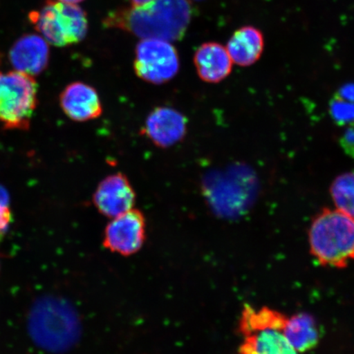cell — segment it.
I'll use <instances>...</instances> for the list:
<instances>
[{
  "mask_svg": "<svg viewBox=\"0 0 354 354\" xmlns=\"http://www.w3.org/2000/svg\"><path fill=\"white\" fill-rule=\"evenodd\" d=\"M198 77L207 83H218L231 74L233 62L227 48L219 43L202 44L194 57Z\"/></svg>",
  "mask_w": 354,
  "mask_h": 354,
  "instance_id": "13",
  "label": "cell"
},
{
  "mask_svg": "<svg viewBox=\"0 0 354 354\" xmlns=\"http://www.w3.org/2000/svg\"><path fill=\"white\" fill-rule=\"evenodd\" d=\"M330 111L332 118L342 125H353L354 103L344 100L340 97L331 102Z\"/></svg>",
  "mask_w": 354,
  "mask_h": 354,
  "instance_id": "17",
  "label": "cell"
},
{
  "mask_svg": "<svg viewBox=\"0 0 354 354\" xmlns=\"http://www.w3.org/2000/svg\"><path fill=\"white\" fill-rule=\"evenodd\" d=\"M146 223L142 212L131 209L112 218L106 227V249L122 256L135 254L145 241Z\"/></svg>",
  "mask_w": 354,
  "mask_h": 354,
  "instance_id": "8",
  "label": "cell"
},
{
  "mask_svg": "<svg viewBox=\"0 0 354 354\" xmlns=\"http://www.w3.org/2000/svg\"><path fill=\"white\" fill-rule=\"evenodd\" d=\"M50 59L48 42L37 35H25L11 48L10 59L19 72L35 76L43 72Z\"/></svg>",
  "mask_w": 354,
  "mask_h": 354,
  "instance_id": "12",
  "label": "cell"
},
{
  "mask_svg": "<svg viewBox=\"0 0 354 354\" xmlns=\"http://www.w3.org/2000/svg\"><path fill=\"white\" fill-rule=\"evenodd\" d=\"M93 201L100 214L112 219L133 209L136 193L127 177L116 174L101 181Z\"/></svg>",
  "mask_w": 354,
  "mask_h": 354,
  "instance_id": "9",
  "label": "cell"
},
{
  "mask_svg": "<svg viewBox=\"0 0 354 354\" xmlns=\"http://www.w3.org/2000/svg\"><path fill=\"white\" fill-rule=\"evenodd\" d=\"M330 193L335 209L354 218V171L336 177L330 185Z\"/></svg>",
  "mask_w": 354,
  "mask_h": 354,
  "instance_id": "16",
  "label": "cell"
},
{
  "mask_svg": "<svg viewBox=\"0 0 354 354\" xmlns=\"http://www.w3.org/2000/svg\"><path fill=\"white\" fill-rule=\"evenodd\" d=\"M38 86L19 71L0 73V123L8 130H28L37 106Z\"/></svg>",
  "mask_w": 354,
  "mask_h": 354,
  "instance_id": "5",
  "label": "cell"
},
{
  "mask_svg": "<svg viewBox=\"0 0 354 354\" xmlns=\"http://www.w3.org/2000/svg\"><path fill=\"white\" fill-rule=\"evenodd\" d=\"M180 68L178 54L174 46L158 39H143L137 44L135 72L144 81L159 85L174 78Z\"/></svg>",
  "mask_w": 354,
  "mask_h": 354,
  "instance_id": "7",
  "label": "cell"
},
{
  "mask_svg": "<svg viewBox=\"0 0 354 354\" xmlns=\"http://www.w3.org/2000/svg\"><path fill=\"white\" fill-rule=\"evenodd\" d=\"M192 16L189 0H149L110 12L104 25L140 38L171 42L183 38Z\"/></svg>",
  "mask_w": 354,
  "mask_h": 354,
  "instance_id": "1",
  "label": "cell"
},
{
  "mask_svg": "<svg viewBox=\"0 0 354 354\" xmlns=\"http://www.w3.org/2000/svg\"><path fill=\"white\" fill-rule=\"evenodd\" d=\"M284 334L298 353L308 352L317 347L321 336L315 318L305 313L287 317Z\"/></svg>",
  "mask_w": 354,
  "mask_h": 354,
  "instance_id": "15",
  "label": "cell"
},
{
  "mask_svg": "<svg viewBox=\"0 0 354 354\" xmlns=\"http://www.w3.org/2000/svg\"><path fill=\"white\" fill-rule=\"evenodd\" d=\"M310 253L325 267L347 268L354 261V218L324 209L309 228Z\"/></svg>",
  "mask_w": 354,
  "mask_h": 354,
  "instance_id": "2",
  "label": "cell"
},
{
  "mask_svg": "<svg viewBox=\"0 0 354 354\" xmlns=\"http://www.w3.org/2000/svg\"><path fill=\"white\" fill-rule=\"evenodd\" d=\"M286 320L276 310L245 305L239 323L243 336L239 354H298L285 336Z\"/></svg>",
  "mask_w": 354,
  "mask_h": 354,
  "instance_id": "3",
  "label": "cell"
},
{
  "mask_svg": "<svg viewBox=\"0 0 354 354\" xmlns=\"http://www.w3.org/2000/svg\"><path fill=\"white\" fill-rule=\"evenodd\" d=\"M57 1L70 4H77L79 3L84 1V0H57Z\"/></svg>",
  "mask_w": 354,
  "mask_h": 354,
  "instance_id": "20",
  "label": "cell"
},
{
  "mask_svg": "<svg viewBox=\"0 0 354 354\" xmlns=\"http://www.w3.org/2000/svg\"><path fill=\"white\" fill-rule=\"evenodd\" d=\"M339 97L354 103V85H347L342 87L339 91Z\"/></svg>",
  "mask_w": 354,
  "mask_h": 354,
  "instance_id": "19",
  "label": "cell"
},
{
  "mask_svg": "<svg viewBox=\"0 0 354 354\" xmlns=\"http://www.w3.org/2000/svg\"><path fill=\"white\" fill-rule=\"evenodd\" d=\"M0 63H1V56H0Z\"/></svg>",
  "mask_w": 354,
  "mask_h": 354,
  "instance_id": "21",
  "label": "cell"
},
{
  "mask_svg": "<svg viewBox=\"0 0 354 354\" xmlns=\"http://www.w3.org/2000/svg\"><path fill=\"white\" fill-rule=\"evenodd\" d=\"M60 106L66 116L76 122L94 120L103 112L98 93L82 82L70 84L64 88Z\"/></svg>",
  "mask_w": 354,
  "mask_h": 354,
  "instance_id": "10",
  "label": "cell"
},
{
  "mask_svg": "<svg viewBox=\"0 0 354 354\" xmlns=\"http://www.w3.org/2000/svg\"><path fill=\"white\" fill-rule=\"evenodd\" d=\"M29 19L46 41L56 47L81 42L88 30L86 13L77 4L48 0L41 10Z\"/></svg>",
  "mask_w": 354,
  "mask_h": 354,
  "instance_id": "4",
  "label": "cell"
},
{
  "mask_svg": "<svg viewBox=\"0 0 354 354\" xmlns=\"http://www.w3.org/2000/svg\"><path fill=\"white\" fill-rule=\"evenodd\" d=\"M227 50L233 64L250 66L258 62L264 50L263 34L252 26H242L234 32Z\"/></svg>",
  "mask_w": 354,
  "mask_h": 354,
  "instance_id": "14",
  "label": "cell"
},
{
  "mask_svg": "<svg viewBox=\"0 0 354 354\" xmlns=\"http://www.w3.org/2000/svg\"><path fill=\"white\" fill-rule=\"evenodd\" d=\"M30 337L38 346L60 351L72 339V318L63 303L44 298L35 302L28 317Z\"/></svg>",
  "mask_w": 354,
  "mask_h": 354,
  "instance_id": "6",
  "label": "cell"
},
{
  "mask_svg": "<svg viewBox=\"0 0 354 354\" xmlns=\"http://www.w3.org/2000/svg\"><path fill=\"white\" fill-rule=\"evenodd\" d=\"M187 126V119L176 110L157 108L146 120L145 133L153 144L166 148L183 140Z\"/></svg>",
  "mask_w": 354,
  "mask_h": 354,
  "instance_id": "11",
  "label": "cell"
},
{
  "mask_svg": "<svg viewBox=\"0 0 354 354\" xmlns=\"http://www.w3.org/2000/svg\"><path fill=\"white\" fill-rule=\"evenodd\" d=\"M12 221L10 196L7 190L0 185V236L6 232Z\"/></svg>",
  "mask_w": 354,
  "mask_h": 354,
  "instance_id": "18",
  "label": "cell"
}]
</instances>
